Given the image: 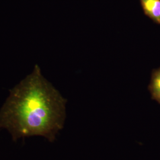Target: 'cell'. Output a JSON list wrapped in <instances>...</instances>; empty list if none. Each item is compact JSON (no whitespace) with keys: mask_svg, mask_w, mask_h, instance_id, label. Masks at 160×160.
Here are the masks:
<instances>
[{"mask_svg":"<svg viewBox=\"0 0 160 160\" xmlns=\"http://www.w3.org/2000/svg\"><path fill=\"white\" fill-rule=\"evenodd\" d=\"M67 102L36 65L10 90L0 109V129L8 132L14 141L42 137L53 142L64 126Z\"/></svg>","mask_w":160,"mask_h":160,"instance_id":"obj_1","label":"cell"},{"mask_svg":"<svg viewBox=\"0 0 160 160\" xmlns=\"http://www.w3.org/2000/svg\"><path fill=\"white\" fill-rule=\"evenodd\" d=\"M145 16L160 24V0H140Z\"/></svg>","mask_w":160,"mask_h":160,"instance_id":"obj_2","label":"cell"},{"mask_svg":"<svg viewBox=\"0 0 160 160\" xmlns=\"http://www.w3.org/2000/svg\"><path fill=\"white\" fill-rule=\"evenodd\" d=\"M148 89L151 94V98L160 104V67L152 70Z\"/></svg>","mask_w":160,"mask_h":160,"instance_id":"obj_3","label":"cell"}]
</instances>
